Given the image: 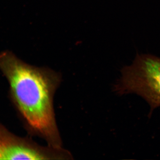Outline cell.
Listing matches in <instances>:
<instances>
[{
	"instance_id": "6da1fadb",
	"label": "cell",
	"mask_w": 160,
	"mask_h": 160,
	"mask_svg": "<svg viewBox=\"0 0 160 160\" xmlns=\"http://www.w3.org/2000/svg\"><path fill=\"white\" fill-rule=\"evenodd\" d=\"M0 70L8 80L12 100L29 133L42 138L48 146L62 147L53 107L60 75L24 62L9 50L0 53Z\"/></svg>"
},
{
	"instance_id": "7a4b0ae2",
	"label": "cell",
	"mask_w": 160,
	"mask_h": 160,
	"mask_svg": "<svg viewBox=\"0 0 160 160\" xmlns=\"http://www.w3.org/2000/svg\"><path fill=\"white\" fill-rule=\"evenodd\" d=\"M114 91L122 95L135 93L150 106L151 112L160 106V58L137 54L130 66L122 70Z\"/></svg>"
},
{
	"instance_id": "3957f363",
	"label": "cell",
	"mask_w": 160,
	"mask_h": 160,
	"mask_svg": "<svg viewBox=\"0 0 160 160\" xmlns=\"http://www.w3.org/2000/svg\"><path fill=\"white\" fill-rule=\"evenodd\" d=\"M73 159L62 147L43 146L28 138L17 136L0 124V160H62Z\"/></svg>"
}]
</instances>
